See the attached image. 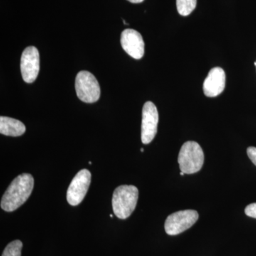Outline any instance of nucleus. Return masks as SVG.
I'll return each mask as SVG.
<instances>
[{
  "label": "nucleus",
  "mask_w": 256,
  "mask_h": 256,
  "mask_svg": "<svg viewBox=\"0 0 256 256\" xmlns=\"http://www.w3.org/2000/svg\"><path fill=\"white\" fill-rule=\"evenodd\" d=\"M130 2L133 3V4H140V3H142L144 0H128Z\"/></svg>",
  "instance_id": "16"
},
{
  "label": "nucleus",
  "mask_w": 256,
  "mask_h": 256,
  "mask_svg": "<svg viewBox=\"0 0 256 256\" xmlns=\"http://www.w3.org/2000/svg\"><path fill=\"white\" fill-rule=\"evenodd\" d=\"M76 90L78 98L86 104H94L100 98V84L90 72H79L76 79Z\"/></svg>",
  "instance_id": "4"
},
{
  "label": "nucleus",
  "mask_w": 256,
  "mask_h": 256,
  "mask_svg": "<svg viewBox=\"0 0 256 256\" xmlns=\"http://www.w3.org/2000/svg\"><path fill=\"white\" fill-rule=\"evenodd\" d=\"M226 76L224 69L216 67L212 69L204 82V92L208 98H215L224 92Z\"/></svg>",
  "instance_id": "10"
},
{
  "label": "nucleus",
  "mask_w": 256,
  "mask_h": 256,
  "mask_svg": "<svg viewBox=\"0 0 256 256\" xmlns=\"http://www.w3.org/2000/svg\"><path fill=\"white\" fill-rule=\"evenodd\" d=\"M178 162L185 174L198 172L204 163V154L201 146L193 141L184 143L180 152Z\"/></svg>",
  "instance_id": "3"
},
{
  "label": "nucleus",
  "mask_w": 256,
  "mask_h": 256,
  "mask_svg": "<svg viewBox=\"0 0 256 256\" xmlns=\"http://www.w3.org/2000/svg\"><path fill=\"white\" fill-rule=\"evenodd\" d=\"M23 248L22 242L16 240L10 242L4 249L2 256H21L22 249Z\"/></svg>",
  "instance_id": "13"
},
{
  "label": "nucleus",
  "mask_w": 256,
  "mask_h": 256,
  "mask_svg": "<svg viewBox=\"0 0 256 256\" xmlns=\"http://www.w3.org/2000/svg\"><path fill=\"white\" fill-rule=\"evenodd\" d=\"M184 173L182 172H181V176H184Z\"/></svg>",
  "instance_id": "17"
},
{
  "label": "nucleus",
  "mask_w": 256,
  "mask_h": 256,
  "mask_svg": "<svg viewBox=\"0 0 256 256\" xmlns=\"http://www.w3.org/2000/svg\"><path fill=\"white\" fill-rule=\"evenodd\" d=\"M159 114L152 102H146L143 107L142 121V142L148 144L152 142L158 133Z\"/></svg>",
  "instance_id": "7"
},
{
  "label": "nucleus",
  "mask_w": 256,
  "mask_h": 256,
  "mask_svg": "<svg viewBox=\"0 0 256 256\" xmlns=\"http://www.w3.org/2000/svg\"><path fill=\"white\" fill-rule=\"evenodd\" d=\"M121 44L124 52L134 60H141L144 56V40L136 30H124L121 35Z\"/></svg>",
  "instance_id": "9"
},
{
  "label": "nucleus",
  "mask_w": 256,
  "mask_h": 256,
  "mask_svg": "<svg viewBox=\"0 0 256 256\" xmlns=\"http://www.w3.org/2000/svg\"><path fill=\"white\" fill-rule=\"evenodd\" d=\"M200 218L198 212L194 210H180L169 216L165 222L166 233L170 236L182 234L192 228Z\"/></svg>",
  "instance_id": "5"
},
{
  "label": "nucleus",
  "mask_w": 256,
  "mask_h": 256,
  "mask_svg": "<svg viewBox=\"0 0 256 256\" xmlns=\"http://www.w3.org/2000/svg\"><path fill=\"white\" fill-rule=\"evenodd\" d=\"M34 186V178L30 174L18 176L10 185L1 202V208L6 212H13L26 203Z\"/></svg>",
  "instance_id": "1"
},
{
  "label": "nucleus",
  "mask_w": 256,
  "mask_h": 256,
  "mask_svg": "<svg viewBox=\"0 0 256 256\" xmlns=\"http://www.w3.org/2000/svg\"><path fill=\"white\" fill-rule=\"evenodd\" d=\"M110 216V218H114V216H112V214H111Z\"/></svg>",
  "instance_id": "18"
},
{
  "label": "nucleus",
  "mask_w": 256,
  "mask_h": 256,
  "mask_svg": "<svg viewBox=\"0 0 256 256\" xmlns=\"http://www.w3.org/2000/svg\"><path fill=\"white\" fill-rule=\"evenodd\" d=\"M248 156H249L252 162L256 166V148L250 146L247 150Z\"/></svg>",
  "instance_id": "15"
},
{
  "label": "nucleus",
  "mask_w": 256,
  "mask_h": 256,
  "mask_svg": "<svg viewBox=\"0 0 256 256\" xmlns=\"http://www.w3.org/2000/svg\"><path fill=\"white\" fill-rule=\"evenodd\" d=\"M197 0H176V8L178 14L188 16L196 9Z\"/></svg>",
  "instance_id": "12"
},
{
  "label": "nucleus",
  "mask_w": 256,
  "mask_h": 256,
  "mask_svg": "<svg viewBox=\"0 0 256 256\" xmlns=\"http://www.w3.org/2000/svg\"><path fill=\"white\" fill-rule=\"evenodd\" d=\"M255 66H256V63H255Z\"/></svg>",
  "instance_id": "20"
},
{
  "label": "nucleus",
  "mask_w": 256,
  "mask_h": 256,
  "mask_svg": "<svg viewBox=\"0 0 256 256\" xmlns=\"http://www.w3.org/2000/svg\"><path fill=\"white\" fill-rule=\"evenodd\" d=\"M139 190L134 186H119L112 196V208L114 215L120 220H127L137 206Z\"/></svg>",
  "instance_id": "2"
},
{
  "label": "nucleus",
  "mask_w": 256,
  "mask_h": 256,
  "mask_svg": "<svg viewBox=\"0 0 256 256\" xmlns=\"http://www.w3.org/2000/svg\"><path fill=\"white\" fill-rule=\"evenodd\" d=\"M26 126L21 121L11 118H0V133L10 137H20L26 132Z\"/></svg>",
  "instance_id": "11"
},
{
  "label": "nucleus",
  "mask_w": 256,
  "mask_h": 256,
  "mask_svg": "<svg viewBox=\"0 0 256 256\" xmlns=\"http://www.w3.org/2000/svg\"><path fill=\"white\" fill-rule=\"evenodd\" d=\"M90 182L92 173L87 170H80L72 180L67 191V201L69 204L76 206L84 201Z\"/></svg>",
  "instance_id": "6"
},
{
  "label": "nucleus",
  "mask_w": 256,
  "mask_h": 256,
  "mask_svg": "<svg viewBox=\"0 0 256 256\" xmlns=\"http://www.w3.org/2000/svg\"><path fill=\"white\" fill-rule=\"evenodd\" d=\"M245 213L248 216L256 218V203L248 205L246 208Z\"/></svg>",
  "instance_id": "14"
},
{
  "label": "nucleus",
  "mask_w": 256,
  "mask_h": 256,
  "mask_svg": "<svg viewBox=\"0 0 256 256\" xmlns=\"http://www.w3.org/2000/svg\"><path fill=\"white\" fill-rule=\"evenodd\" d=\"M141 152H144V149H141Z\"/></svg>",
  "instance_id": "19"
},
{
  "label": "nucleus",
  "mask_w": 256,
  "mask_h": 256,
  "mask_svg": "<svg viewBox=\"0 0 256 256\" xmlns=\"http://www.w3.org/2000/svg\"><path fill=\"white\" fill-rule=\"evenodd\" d=\"M40 70V56L34 46L24 50L21 60L22 76L25 82L32 84L36 80Z\"/></svg>",
  "instance_id": "8"
}]
</instances>
